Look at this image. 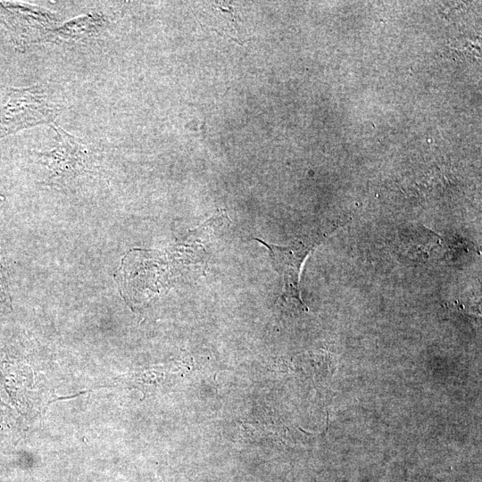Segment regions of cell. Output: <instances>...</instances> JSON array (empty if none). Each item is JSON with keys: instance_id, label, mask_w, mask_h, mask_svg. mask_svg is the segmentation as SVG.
<instances>
[{"instance_id": "6da1fadb", "label": "cell", "mask_w": 482, "mask_h": 482, "mask_svg": "<svg viewBox=\"0 0 482 482\" xmlns=\"http://www.w3.org/2000/svg\"><path fill=\"white\" fill-rule=\"evenodd\" d=\"M334 231L301 238L285 246L268 244L262 239L254 238L269 250L274 269L282 278L283 287L280 299L283 304L300 311H308V307L301 298L302 267L311 253Z\"/></svg>"}, {"instance_id": "7a4b0ae2", "label": "cell", "mask_w": 482, "mask_h": 482, "mask_svg": "<svg viewBox=\"0 0 482 482\" xmlns=\"http://www.w3.org/2000/svg\"><path fill=\"white\" fill-rule=\"evenodd\" d=\"M59 109L40 87L13 89L0 114V138L21 129L50 122Z\"/></svg>"}, {"instance_id": "3957f363", "label": "cell", "mask_w": 482, "mask_h": 482, "mask_svg": "<svg viewBox=\"0 0 482 482\" xmlns=\"http://www.w3.org/2000/svg\"><path fill=\"white\" fill-rule=\"evenodd\" d=\"M54 129L58 140L56 147L40 154L52 176L61 177L83 170L87 162L84 145L62 129L54 127Z\"/></svg>"}, {"instance_id": "277c9868", "label": "cell", "mask_w": 482, "mask_h": 482, "mask_svg": "<svg viewBox=\"0 0 482 482\" xmlns=\"http://www.w3.org/2000/svg\"><path fill=\"white\" fill-rule=\"evenodd\" d=\"M8 298L9 297H8L6 280H5L3 265L1 262V257H0V300L7 301Z\"/></svg>"}]
</instances>
